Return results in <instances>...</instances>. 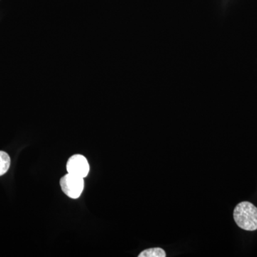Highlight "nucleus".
Returning <instances> with one entry per match:
<instances>
[{
  "instance_id": "nucleus-1",
  "label": "nucleus",
  "mask_w": 257,
  "mask_h": 257,
  "mask_svg": "<svg viewBox=\"0 0 257 257\" xmlns=\"http://www.w3.org/2000/svg\"><path fill=\"white\" fill-rule=\"evenodd\" d=\"M234 219L241 229L250 231L257 230V207L248 202H240L234 208Z\"/></svg>"
},
{
  "instance_id": "nucleus-2",
  "label": "nucleus",
  "mask_w": 257,
  "mask_h": 257,
  "mask_svg": "<svg viewBox=\"0 0 257 257\" xmlns=\"http://www.w3.org/2000/svg\"><path fill=\"white\" fill-rule=\"evenodd\" d=\"M62 192L71 199H78L84 190V178L67 173L60 179Z\"/></svg>"
},
{
  "instance_id": "nucleus-3",
  "label": "nucleus",
  "mask_w": 257,
  "mask_h": 257,
  "mask_svg": "<svg viewBox=\"0 0 257 257\" xmlns=\"http://www.w3.org/2000/svg\"><path fill=\"white\" fill-rule=\"evenodd\" d=\"M67 171L69 174L84 178L89 172V165L87 159L83 155H73L67 162Z\"/></svg>"
},
{
  "instance_id": "nucleus-4",
  "label": "nucleus",
  "mask_w": 257,
  "mask_h": 257,
  "mask_svg": "<svg viewBox=\"0 0 257 257\" xmlns=\"http://www.w3.org/2000/svg\"><path fill=\"white\" fill-rule=\"evenodd\" d=\"M167 253L163 248L160 247L147 248L144 250L138 257H166Z\"/></svg>"
},
{
  "instance_id": "nucleus-5",
  "label": "nucleus",
  "mask_w": 257,
  "mask_h": 257,
  "mask_svg": "<svg viewBox=\"0 0 257 257\" xmlns=\"http://www.w3.org/2000/svg\"><path fill=\"white\" fill-rule=\"evenodd\" d=\"M11 160L8 153L0 151V176L4 175L9 170Z\"/></svg>"
}]
</instances>
